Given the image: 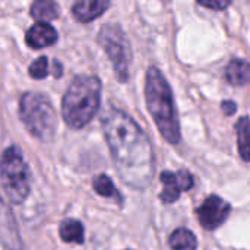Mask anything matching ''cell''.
Returning a JSON list of instances; mask_svg holds the SVG:
<instances>
[{
	"mask_svg": "<svg viewBox=\"0 0 250 250\" xmlns=\"http://www.w3.org/2000/svg\"><path fill=\"white\" fill-rule=\"evenodd\" d=\"M101 126L120 179L133 189H146L155 171L154 149L146 133L129 114L111 105L101 117Z\"/></svg>",
	"mask_w": 250,
	"mask_h": 250,
	"instance_id": "6da1fadb",
	"label": "cell"
},
{
	"mask_svg": "<svg viewBox=\"0 0 250 250\" xmlns=\"http://www.w3.org/2000/svg\"><path fill=\"white\" fill-rule=\"evenodd\" d=\"M145 100L163 138L176 145L180 142V125L173 100V91L164 75L157 67H149L145 81Z\"/></svg>",
	"mask_w": 250,
	"mask_h": 250,
	"instance_id": "7a4b0ae2",
	"label": "cell"
},
{
	"mask_svg": "<svg viewBox=\"0 0 250 250\" xmlns=\"http://www.w3.org/2000/svg\"><path fill=\"white\" fill-rule=\"evenodd\" d=\"M101 103V81L94 75H78L62 100V116L70 129L85 127Z\"/></svg>",
	"mask_w": 250,
	"mask_h": 250,
	"instance_id": "3957f363",
	"label": "cell"
},
{
	"mask_svg": "<svg viewBox=\"0 0 250 250\" xmlns=\"http://www.w3.org/2000/svg\"><path fill=\"white\" fill-rule=\"evenodd\" d=\"M19 116L26 130L41 142H51L57 130V116L51 101L40 92H25L19 101Z\"/></svg>",
	"mask_w": 250,
	"mask_h": 250,
	"instance_id": "277c9868",
	"label": "cell"
},
{
	"mask_svg": "<svg viewBox=\"0 0 250 250\" xmlns=\"http://www.w3.org/2000/svg\"><path fill=\"white\" fill-rule=\"evenodd\" d=\"M1 189L10 204L19 205L29 195V173L22 151L16 145L4 149L1 157Z\"/></svg>",
	"mask_w": 250,
	"mask_h": 250,
	"instance_id": "5b68a950",
	"label": "cell"
},
{
	"mask_svg": "<svg viewBox=\"0 0 250 250\" xmlns=\"http://www.w3.org/2000/svg\"><path fill=\"white\" fill-rule=\"evenodd\" d=\"M98 42L107 53L116 78L120 82H126L132 63V47L122 26L119 23L103 25L98 34Z\"/></svg>",
	"mask_w": 250,
	"mask_h": 250,
	"instance_id": "8992f818",
	"label": "cell"
},
{
	"mask_svg": "<svg viewBox=\"0 0 250 250\" xmlns=\"http://www.w3.org/2000/svg\"><path fill=\"white\" fill-rule=\"evenodd\" d=\"M230 211L231 207L224 199L217 195H211L198 209V220L205 230L212 231L217 230L223 223H226Z\"/></svg>",
	"mask_w": 250,
	"mask_h": 250,
	"instance_id": "52a82bcc",
	"label": "cell"
},
{
	"mask_svg": "<svg viewBox=\"0 0 250 250\" xmlns=\"http://www.w3.org/2000/svg\"><path fill=\"white\" fill-rule=\"evenodd\" d=\"M160 179H161V183L164 185V189L160 193V199L164 204L176 202L180 198L182 190H190L195 183L193 176L186 170H179L177 173L163 171Z\"/></svg>",
	"mask_w": 250,
	"mask_h": 250,
	"instance_id": "ba28073f",
	"label": "cell"
},
{
	"mask_svg": "<svg viewBox=\"0 0 250 250\" xmlns=\"http://www.w3.org/2000/svg\"><path fill=\"white\" fill-rule=\"evenodd\" d=\"M57 40H59L57 31L48 22L34 23L25 35L26 45H29L31 48H35V50L53 45L57 42Z\"/></svg>",
	"mask_w": 250,
	"mask_h": 250,
	"instance_id": "9c48e42d",
	"label": "cell"
},
{
	"mask_svg": "<svg viewBox=\"0 0 250 250\" xmlns=\"http://www.w3.org/2000/svg\"><path fill=\"white\" fill-rule=\"evenodd\" d=\"M110 7V0H76L72 15L78 22L88 23L100 18Z\"/></svg>",
	"mask_w": 250,
	"mask_h": 250,
	"instance_id": "30bf717a",
	"label": "cell"
},
{
	"mask_svg": "<svg viewBox=\"0 0 250 250\" xmlns=\"http://www.w3.org/2000/svg\"><path fill=\"white\" fill-rule=\"evenodd\" d=\"M226 79L230 85L243 86L250 82V63L243 59H231L226 67Z\"/></svg>",
	"mask_w": 250,
	"mask_h": 250,
	"instance_id": "8fae6325",
	"label": "cell"
},
{
	"mask_svg": "<svg viewBox=\"0 0 250 250\" xmlns=\"http://www.w3.org/2000/svg\"><path fill=\"white\" fill-rule=\"evenodd\" d=\"M29 13L38 22H48L59 16V4L56 0H34Z\"/></svg>",
	"mask_w": 250,
	"mask_h": 250,
	"instance_id": "7c38bea8",
	"label": "cell"
},
{
	"mask_svg": "<svg viewBox=\"0 0 250 250\" xmlns=\"http://www.w3.org/2000/svg\"><path fill=\"white\" fill-rule=\"evenodd\" d=\"M236 132L239 154L243 161L250 163V119L248 116L239 119V122L236 123Z\"/></svg>",
	"mask_w": 250,
	"mask_h": 250,
	"instance_id": "4fadbf2b",
	"label": "cell"
},
{
	"mask_svg": "<svg viewBox=\"0 0 250 250\" xmlns=\"http://www.w3.org/2000/svg\"><path fill=\"white\" fill-rule=\"evenodd\" d=\"M59 233H60L62 240L66 243H78V245L83 243L85 231H83L82 223H79L78 220H73V218L64 220L60 224Z\"/></svg>",
	"mask_w": 250,
	"mask_h": 250,
	"instance_id": "5bb4252c",
	"label": "cell"
},
{
	"mask_svg": "<svg viewBox=\"0 0 250 250\" xmlns=\"http://www.w3.org/2000/svg\"><path fill=\"white\" fill-rule=\"evenodd\" d=\"M170 248L173 250H196L198 242L195 234L188 229H177L170 236Z\"/></svg>",
	"mask_w": 250,
	"mask_h": 250,
	"instance_id": "9a60e30c",
	"label": "cell"
},
{
	"mask_svg": "<svg viewBox=\"0 0 250 250\" xmlns=\"http://www.w3.org/2000/svg\"><path fill=\"white\" fill-rule=\"evenodd\" d=\"M92 186L100 196H104V198H117L119 196V192L114 188L111 179L105 174L97 176L92 182Z\"/></svg>",
	"mask_w": 250,
	"mask_h": 250,
	"instance_id": "2e32d148",
	"label": "cell"
},
{
	"mask_svg": "<svg viewBox=\"0 0 250 250\" xmlns=\"http://www.w3.org/2000/svg\"><path fill=\"white\" fill-rule=\"evenodd\" d=\"M29 76L34 79H44L48 75V59L47 56H41L37 60H34L28 69Z\"/></svg>",
	"mask_w": 250,
	"mask_h": 250,
	"instance_id": "e0dca14e",
	"label": "cell"
},
{
	"mask_svg": "<svg viewBox=\"0 0 250 250\" xmlns=\"http://www.w3.org/2000/svg\"><path fill=\"white\" fill-rule=\"evenodd\" d=\"M233 0H196V3L202 7L211 10H224L231 4Z\"/></svg>",
	"mask_w": 250,
	"mask_h": 250,
	"instance_id": "ac0fdd59",
	"label": "cell"
},
{
	"mask_svg": "<svg viewBox=\"0 0 250 250\" xmlns=\"http://www.w3.org/2000/svg\"><path fill=\"white\" fill-rule=\"evenodd\" d=\"M221 108L226 113V116H233L236 113V110H237V105H236L234 101H223Z\"/></svg>",
	"mask_w": 250,
	"mask_h": 250,
	"instance_id": "d6986e66",
	"label": "cell"
},
{
	"mask_svg": "<svg viewBox=\"0 0 250 250\" xmlns=\"http://www.w3.org/2000/svg\"><path fill=\"white\" fill-rule=\"evenodd\" d=\"M53 64H54V78H60L62 76V73H63V70H62V64L57 62V60H54L53 62Z\"/></svg>",
	"mask_w": 250,
	"mask_h": 250,
	"instance_id": "ffe728a7",
	"label": "cell"
}]
</instances>
